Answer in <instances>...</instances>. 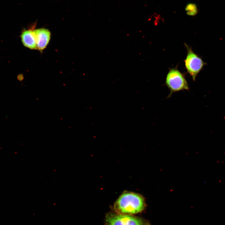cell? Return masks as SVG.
<instances>
[{"label":"cell","instance_id":"cell-1","mask_svg":"<svg viewBox=\"0 0 225 225\" xmlns=\"http://www.w3.org/2000/svg\"><path fill=\"white\" fill-rule=\"evenodd\" d=\"M145 206L144 200L141 195L134 192H125L115 202L113 208L116 213L132 215L141 212Z\"/></svg>","mask_w":225,"mask_h":225},{"label":"cell","instance_id":"cell-3","mask_svg":"<svg viewBox=\"0 0 225 225\" xmlns=\"http://www.w3.org/2000/svg\"><path fill=\"white\" fill-rule=\"evenodd\" d=\"M105 225H150L146 220L132 215L110 213L106 216Z\"/></svg>","mask_w":225,"mask_h":225},{"label":"cell","instance_id":"cell-7","mask_svg":"<svg viewBox=\"0 0 225 225\" xmlns=\"http://www.w3.org/2000/svg\"><path fill=\"white\" fill-rule=\"evenodd\" d=\"M187 14L190 16H194L197 13L198 9L196 5L193 3L188 4L185 8Z\"/></svg>","mask_w":225,"mask_h":225},{"label":"cell","instance_id":"cell-4","mask_svg":"<svg viewBox=\"0 0 225 225\" xmlns=\"http://www.w3.org/2000/svg\"><path fill=\"white\" fill-rule=\"evenodd\" d=\"M187 54L184 60L185 65L188 72L195 81L197 76L207 64L195 53L187 44L185 43Z\"/></svg>","mask_w":225,"mask_h":225},{"label":"cell","instance_id":"cell-2","mask_svg":"<svg viewBox=\"0 0 225 225\" xmlns=\"http://www.w3.org/2000/svg\"><path fill=\"white\" fill-rule=\"evenodd\" d=\"M165 85L170 91L168 98L170 97L174 92L189 89L184 75L175 68L170 69L168 72L166 78Z\"/></svg>","mask_w":225,"mask_h":225},{"label":"cell","instance_id":"cell-6","mask_svg":"<svg viewBox=\"0 0 225 225\" xmlns=\"http://www.w3.org/2000/svg\"><path fill=\"white\" fill-rule=\"evenodd\" d=\"M21 38L23 44L31 49H37L36 37L34 30H26L22 32Z\"/></svg>","mask_w":225,"mask_h":225},{"label":"cell","instance_id":"cell-5","mask_svg":"<svg viewBox=\"0 0 225 225\" xmlns=\"http://www.w3.org/2000/svg\"><path fill=\"white\" fill-rule=\"evenodd\" d=\"M35 34L37 49L43 50L48 43L51 36V33L48 30L41 28L34 30Z\"/></svg>","mask_w":225,"mask_h":225}]
</instances>
